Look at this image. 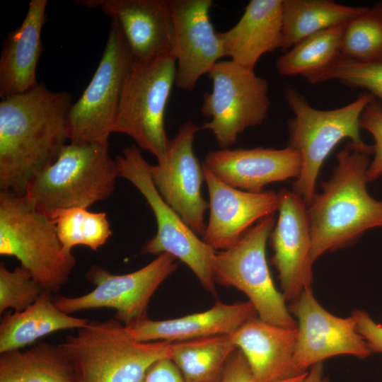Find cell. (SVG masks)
<instances>
[{
  "instance_id": "obj_1",
  "label": "cell",
  "mask_w": 382,
  "mask_h": 382,
  "mask_svg": "<svg viewBox=\"0 0 382 382\" xmlns=\"http://www.w3.org/2000/svg\"><path fill=\"white\" fill-rule=\"evenodd\" d=\"M71 96L43 83L0 102V189L25 195L69 140Z\"/></svg>"
},
{
  "instance_id": "obj_2",
  "label": "cell",
  "mask_w": 382,
  "mask_h": 382,
  "mask_svg": "<svg viewBox=\"0 0 382 382\" xmlns=\"http://www.w3.org/2000/svg\"><path fill=\"white\" fill-rule=\"evenodd\" d=\"M373 152V146L349 143L337 154V163L322 192L307 207L313 262L326 252L354 243L366 231L382 227V201L366 188Z\"/></svg>"
},
{
  "instance_id": "obj_3",
  "label": "cell",
  "mask_w": 382,
  "mask_h": 382,
  "mask_svg": "<svg viewBox=\"0 0 382 382\" xmlns=\"http://www.w3.org/2000/svg\"><path fill=\"white\" fill-rule=\"evenodd\" d=\"M62 345L77 382H144L156 362L171 358L173 342L138 341L112 318L88 320Z\"/></svg>"
},
{
  "instance_id": "obj_4",
  "label": "cell",
  "mask_w": 382,
  "mask_h": 382,
  "mask_svg": "<svg viewBox=\"0 0 382 382\" xmlns=\"http://www.w3.org/2000/svg\"><path fill=\"white\" fill-rule=\"evenodd\" d=\"M0 254L18 259L45 290L57 293L76 265L54 223L28 196L0 192Z\"/></svg>"
},
{
  "instance_id": "obj_5",
  "label": "cell",
  "mask_w": 382,
  "mask_h": 382,
  "mask_svg": "<svg viewBox=\"0 0 382 382\" xmlns=\"http://www.w3.org/2000/svg\"><path fill=\"white\" fill-rule=\"evenodd\" d=\"M284 96L294 115L287 122V147L296 151L301 158V171L292 190L303 198L308 207L316 195L320 170L340 141L348 138L357 146H370L360 136V117L374 96L364 93L343 107L324 110L312 107L291 86L285 87Z\"/></svg>"
},
{
  "instance_id": "obj_6",
  "label": "cell",
  "mask_w": 382,
  "mask_h": 382,
  "mask_svg": "<svg viewBox=\"0 0 382 382\" xmlns=\"http://www.w3.org/2000/svg\"><path fill=\"white\" fill-rule=\"evenodd\" d=\"M118 177L108 142H70L33 180L25 195L47 214L75 207L88 209L112 195Z\"/></svg>"
},
{
  "instance_id": "obj_7",
  "label": "cell",
  "mask_w": 382,
  "mask_h": 382,
  "mask_svg": "<svg viewBox=\"0 0 382 382\" xmlns=\"http://www.w3.org/2000/svg\"><path fill=\"white\" fill-rule=\"evenodd\" d=\"M115 161L120 177L137 187L156 218L157 232L142 246L141 253L174 256L188 266L207 292L215 296L214 262L217 251L200 239L163 199L152 181L150 165L137 146L126 147Z\"/></svg>"
},
{
  "instance_id": "obj_8",
  "label": "cell",
  "mask_w": 382,
  "mask_h": 382,
  "mask_svg": "<svg viewBox=\"0 0 382 382\" xmlns=\"http://www.w3.org/2000/svg\"><path fill=\"white\" fill-rule=\"evenodd\" d=\"M175 76L173 54L135 60L124 85L114 126V132L129 136L158 162L165 158L169 141L164 117Z\"/></svg>"
},
{
  "instance_id": "obj_9",
  "label": "cell",
  "mask_w": 382,
  "mask_h": 382,
  "mask_svg": "<svg viewBox=\"0 0 382 382\" xmlns=\"http://www.w3.org/2000/svg\"><path fill=\"white\" fill-rule=\"evenodd\" d=\"M270 214L253 226L231 248L217 251L216 283L243 292L262 320L288 328L297 323L284 296L275 286L266 257V244L276 223Z\"/></svg>"
},
{
  "instance_id": "obj_10",
  "label": "cell",
  "mask_w": 382,
  "mask_h": 382,
  "mask_svg": "<svg viewBox=\"0 0 382 382\" xmlns=\"http://www.w3.org/2000/svg\"><path fill=\"white\" fill-rule=\"evenodd\" d=\"M208 74L212 89L204 95L201 112L210 120L202 129L212 132L221 149H228L245 129L266 119L268 82L231 59L220 60Z\"/></svg>"
},
{
  "instance_id": "obj_11",
  "label": "cell",
  "mask_w": 382,
  "mask_h": 382,
  "mask_svg": "<svg viewBox=\"0 0 382 382\" xmlns=\"http://www.w3.org/2000/svg\"><path fill=\"white\" fill-rule=\"evenodd\" d=\"M135 61L118 26L110 24L106 45L89 84L67 115L71 143H106L114 132L119 104Z\"/></svg>"
},
{
  "instance_id": "obj_12",
  "label": "cell",
  "mask_w": 382,
  "mask_h": 382,
  "mask_svg": "<svg viewBox=\"0 0 382 382\" xmlns=\"http://www.w3.org/2000/svg\"><path fill=\"white\" fill-rule=\"evenodd\" d=\"M176 258L161 253L146 266L125 274H114L100 265H92L86 273L95 289L76 297L57 296L54 303L71 314L101 308L115 311L114 318L128 326L147 317L149 301L159 287L178 267Z\"/></svg>"
},
{
  "instance_id": "obj_13",
  "label": "cell",
  "mask_w": 382,
  "mask_h": 382,
  "mask_svg": "<svg viewBox=\"0 0 382 382\" xmlns=\"http://www.w3.org/2000/svg\"><path fill=\"white\" fill-rule=\"evenodd\" d=\"M288 307L297 323L293 359L296 374L332 357L364 359L372 354L358 332L353 316L340 318L328 312L315 298L312 289H305Z\"/></svg>"
},
{
  "instance_id": "obj_14",
  "label": "cell",
  "mask_w": 382,
  "mask_h": 382,
  "mask_svg": "<svg viewBox=\"0 0 382 382\" xmlns=\"http://www.w3.org/2000/svg\"><path fill=\"white\" fill-rule=\"evenodd\" d=\"M200 129L192 121L183 122L169 139L165 158L150 165V175L158 192L197 235L206 226L204 215L209 207L201 192L204 180L203 165L193 151L196 133Z\"/></svg>"
},
{
  "instance_id": "obj_15",
  "label": "cell",
  "mask_w": 382,
  "mask_h": 382,
  "mask_svg": "<svg viewBox=\"0 0 382 382\" xmlns=\"http://www.w3.org/2000/svg\"><path fill=\"white\" fill-rule=\"evenodd\" d=\"M277 194L279 216L269 237L271 262L278 272L282 295L291 302L305 289H312L311 228L303 198L284 188Z\"/></svg>"
},
{
  "instance_id": "obj_16",
  "label": "cell",
  "mask_w": 382,
  "mask_h": 382,
  "mask_svg": "<svg viewBox=\"0 0 382 382\" xmlns=\"http://www.w3.org/2000/svg\"><path fill=\"white\" fill-rule=\"evenodd\" d=\"M173 21L175 84L192 91L199 78L226 56L219 33L212 25V0H169Z\"/></svg>"
},
{
  "instance_id": "obj_17",
  "label": "cell",
  "mask_w": 382,
  "mask_h": 382,
  "mask_svg": "<svg viewBox=\"0 0 382 382\" xmlns=\"http://www.w3.org/2000/svg\"><path fill=\"white\" fill-rule=\"evenodd\" d=\"M202 165L210 209L202 240L215 250L231 248L258 221L278 211L277 192L255 193L234 188Z\"/></svg>"
},
{
  "instance_id": "obj_18",
  "label": "cell",
  "mask_w": 382,
  "mask_h": 382,
  "mask_svg": "<svg viewBox=\"0 0 382 382\" xmlns=\"http://www.w3.org/2000/svg\"><path fill=\"white\" fill-rule=\"evenodd\" d=\"M119 26L137 61L173 54V28L169 0H86Z\"/></svg>"
},
{
  "instance_id": "obj_19",
  "label": "cell",
  "mask_w": 382,
  "mask_h": 382,
  "mask_svg": "<svg viewBox=\"0 0 382 382\" xmlns=\"http://www.w3.org/2000/svg\"><path fill=\"white\" fill-rule=\"evenodd\" d=\"M203 164L228 185L255 193L270 183L296 179L301 171L299 153L287 146L209 151Z\"/></svg>"
},
{
  "instance_id": "obj_20",
  "label": "cell",
  "mask_w": 382,
  "mask_h": 382,
  "mask_svg": "<svg viewBox=\"0 0 382 382\" xmlns=\"http://www.w3.org/2000/svg\"><path fill=\"white\" fill-rule=\"evenodd\" d=\"M257 316L249 301L233 304L217 301L204 311L161 320L146 317L125 327L132 337L140 342H176L230 335Z\"/></svg>"
},
{
  "instance_id": "obj_21",
  "label": "cell",
  "mask_w": 382,
  "mask_h": 382,
  "mask_svg": "<svg viewBox=\"0 0 382 382\" xmlns=\"http://www.w3.org/2000/svg\"><path fill=\"white\" fill-rule=\"evenodd\" d=\"M297 334V327L281 326L257 316L231 335L255 378L277 382L301 375L293 367Z\"/></svg>"
},
{
  "instance_id": "obj_22",
  "label": "cell",
  "mask_w": 382,
  "mask_h": 382,
  "mask_svg": "<svg viewBox=\"0 0 382 382\" xmlns=\"http://www.w3.org/2000/svg\"><path fill=\"white\" fill-rule=\"evenodd\" d=\"M47 0H32L22 23L2 42L1 98L26 92L38 83L37 64L42 53L41 32L46 22Z\"/></svg>"
},
{
  "instance_id": "obj_23",
  "label": "cell",
  "mask_w": 382,
  "mask_h": 382,
  "mask_svg": "<svg viewBox=\"0 0 382 382\" xmlns=\"http://www.w3.org/2000/svg\"><path fill=\"white\" fill-rule=\"evenodd\" d=\"M283 0H251L240 20L219 33L226 56L254 70L260 58L282 45Z\"/></svg>"
},
{
  "instance_id": "obj_24",
  "label": "cell",
  "mask_w": 382,
  "mask_h": 382,
  "mask_svg": "<svg viewBox=\"0 0 382 382\" xmlns=\"http://www.w3.org/2000/svg\"><path fill=\"white\" fill-rule=\"evenodd\" d=\"M88 320L61 311L54 303L52 293L45 289L24 311L3 316L0 323V354L22 349L57 331L79 329Z\"/></svg>"
},
{
  "instance_id": "obj_25",
  "label": "cell",
  "mask_w": 382,
  "mask_h": 382,
  "mask_svg": "<svg viewBox=\"0 0 382 382\" xmlns=\"http://www.w3.org/2000/svg\"><path fill=\"white\" fill-rule=\"evenodd\" d=\"M0 382H77L62 344L37 342L0 354Z\"/></svg>"
},
{
  "instance_id": "obj_26",
  "label": "cell",
  "mask_w": 382,
  "mask_h": 382,
  "mask_svg": "<svg viewBox=\"0 0 382 382\" xmlns=\"http://www.w3.org/2000/svg\"><path fill=\"white\" fill-rule=\"evenodd\" d=\"M367 8L332 0H283L282 50L286 52L310 35L345 25Z\"/></svg>"
},
{
  "instance_id": "obj_27",
  "label": "cell",
  "mask_w": 382,
  "mask_h": 382,
  "mask_svg": "<svg viewBox=\"0 0 382 382\" xmlns=\"http://www.w3.org/2000/svg\"><path fill=\"white\" fill-rule=\"evenodd\" d=\"M237 349L231 334L219 335L173 342L170 359L185 382H220Z\"/></svg>"
},
{
  "instance_id": "obj_28",
  "label": "cell",
  "mask_w": 382,
  "mask_h": 382,
  "mask_svg": "<svg viewBox=\"0 0 382 382\" xmlns=\"http://www.w3.org/2000/svg\"><path fill=\"white\" fill-rule=\"evenodd\" d=\"M345 25L326 29L296 43L277 59V72L284 76L301 75L306 79L328 66L340 55Z\"/></svg>"
},
{
  "instance_id": "obj_29",
  "label": "cell",
  "mask_w": 382,
  "mask_h": 382,
  "mask_svg": "<svg viewBox=\"0 0 382 382\" xmlns=\"http://www.w3.org/2000/svg\"><path fill=\"white\" fill-rule=\"evenodd\" d=\"M48 216L54 224L64 249L69 253L76 245L97 250L112 235L105 212H92L75 207L54 211Z\"/></svg>"
},
{
  "instance_id": "obj_30",
  "label": "cell",
  "mask_w": 382,
  "mask_h": 382,
  "mask_svg": "<svg viewBox=\"0 0 382 382\" xmlns=\"http://www.w3.org/2000/svg\"><path fill=\"white\" fill-rule=\"evenodd\" d=\"M340 54L359 62L382 59V2L345 24Z\"/></svg>"
},
{
  "instance_id": "obj_31",
  "label": "cell",
  "mask_w": 382,
  "mask_h": 382,
  "mask_svg": "<svg viewBox=\"0 0 382 382\" xmlns=\"http://www.w3.org/2000/svg\"><path fill=\"white\" fill-rule=\"evenodd\" d=\"M310 83L336 80L352 88H362L382 103V59L359 62L341 54L320 71L308 76Z\"/></svg>"
},
{
  "instance_id": "obj_32",
  "label": "cell",
  "mask_w": 382,
  "mask_h": 382,
  "mask_svg": "<svg viewBox=\"0 0 382 382\" xmlns=\"http://www.w3.org/2000/svg\"><path fill=\"white\" fill-rule=\"evenodd\" d=\"M45 289L20 266L8 270L0 264V313L6 309L22 311L32 305Z\"/></svg>"
},
{
  "instance_id": "obj_33",
  "label": "cell",
  "mask_w": 382,
  "mask_h": 382,
  "mask_svg": "<svg viewBox=\"0 0 382 382\" xmlns=\"http://www.w3.org/2000/svg\"><path fill=\"white\" fill-rule=\"evenodd\" d=\"M360 127L369 132L374 140V158L367 170L368 182H372L382 175V103L375 97L361 115Z\"/></svg>"
},
{
  "instance_id": "obj_34",
  "label": "cell",
  "mask_w": 382,
  "mask_h": 382,
  "mask_svg": "<svg viewBox=\"0 0 382 382\" xmlns=\"http://www.w3.org/2000/svg\"><path fill=\"white\" fill-rule=\"evenodd\" d=\"M308 372V371H307ZM307 372L277 382H301ZM220 382H260L253 376L244 356L237 349L231 356L224 368Z\"/></svg>"
},
{
  "instance_id": "obj_35",
  "label": "cell",
  "mask_w": 382,
  "mask_h": 382,
  "mask_svg": "<svg viewBox=\"0 0 382 382\" xmlns=\"http://www.w3.org/2000/svg\"><path fill=\"white\" fill-rule=\"evenodd\" d=\"M351 315L354 318L358 332L366 342L371 353L382 354V325L376 323L363 310L355 309Z\"/></svg>"
},
{
  "instance_id": "obj_36",
  "label": "cell",
  "mask_w": 382,
  "mask_h": 382,
  "mask_svg": "<svg viewBox=\"0 0 382 382\" xmlns=\"http://www.w3.org/2000/svg\"><path fill=\"white\" fill-rule=\"evenodd\" d=\"M144 382H185L170 359L156 362L149 371Z\"/></svg>"
},
{
  "instance_id": "obj_37",
  "label": "cell",
  "mask_w": 382,
  "mask_h": 382,
  "mask_svg": "<svg viewBox=\"0 0 382 382\" xmlns=\"http://www.w3.org/2000/svg\"><path fill=\"white\" fill-rule=\"evenodd\" d=\"M301 382H329L328 378L324 376L323 363H318L311 366Z\"/></svg>"
}]
</instances>
